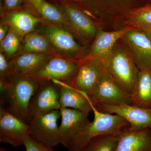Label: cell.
<instances>
[{"mask_svg":"<svg viewBox=\"0 0 151 151\" xmlns=\"http://www.w3.org/2000/svg\"><path fill=\"white\" fill-rule=\"evenodd\" d=\"M59 3L65 11L71 29L80 35L86 36L96 35L97 31L93 22L83 12L70 3Z\"/></svg>","mask_w":151,"mask_h":151,"instance_id":"18","label":"cell"},{"mask_svg":"<svg viewBox=\"0 0 151 151\" xmlns=\"http://www.w3.org/2000/svg\"><path fill=\"white\" fill-rule=\"evenodd\" d=\"M87 95L94 106L133 105L131 94L116 84L107 71L91 93Z\"/></svg>","mask_w":151,"mask_h":151,"instance_id":"6","label":"cell"},{"mask_svg":"<svg viewBox=\"0 0 151 151\" xmlns=\"http://www.w3.org/2000/svg\"><path fill=\"white\" fill-rule=\"evenodd\" d=\"M23 38L18 55L33 52L60 56L44 35L32 32Z\"/></svg>","mask_w":151,"mask_h":151,"instance_id":"21","label":"cell"},{"mask_svg":"<svg viewBox=\"0 0 151 151\" xmlns=\"http://www.w3.org/2000/svg\"><path fill=\"white\" fill-rule=\"evenodd\" d=\"M139 70H151V42L139 29L132 28L123 37Z\"/></svg>","mask_w":151,"mask_h":151,"instance_id":"11","label":"cell"},{"mask_svg":"<svg viewBox=\"0 0 151 151\" xmlns=\"http://www.w3.org/2000/svg\"><path fill=\"white\" fill-rule=\"evenodd\" d=\"M136 26L146 35L151 42V25H140Z\"/></svg>","mask_w":151,"mask_h":151,"instance_id":"30","label":"cell"},{"mask_svg":"<svg viewBox=\"0 0 151 151\" xmlns=\"http://www.w3.org/2000/svg\"><path fill=\"white\" fill-rule=\"evenodd\" d=\"M29 124L0 105V142L16 147L24 144Z\"/></svg>","mask_w":151,"mask_h":151,"instance_id":"8","label":"cell"},{"mask_svg":"<svg viewBox=\"0 0 151 151\" xmlns=\"http://www.w3.org/2000/svg\"><path fill=\"white\" fill-rule=\"evenodd\" d=\"M104 62L106 70L116 84L131 95L139 71L133 58L123 49L113 48Z\"/></svg>","mask_w":151,"mask_h":151,"instance_id":"3","label":"cell"},{"mask_svg":"<svg viewBox=\"0 0 151 151\" xmlns=\"http://www.w3.org/2000/svg\"><path fill=\"white\" fill-rule=\"evenodd\" d=\"M42 20L50 24L63 28L71 29L65 11L60 5H55L43 0L39 12Z\"/></svg>","mask_w":151,"mask_h":151,"instance_id":"22","label":"cell"},{"mask_svg":"<svg viewBox=\"0 0 151 151\" xmlns=\"http://www.w3.org/2000/svg\"><path fill=\"white\" fill-rule=\"evenodd\" d=\"M85 95L90 102L94 119L89 122L75 136L68 147V151H83L92 139L97 136L105 134H120L128 126L126 120L116 114L103 113L97 110L89 100L87 94Z\"/></svg>","mask_w":151,"mask_h":151,"instance_id":"1","label":"cell"},{"mask_svg":"<svg viewBox=\"0 0 151 151\" xmlns=\"http://www.w3.org/2000/svg\"><path fill=\"white\" fill-rule=\"evenodd\" d=\"M132 28L127 27L111 32L99 30L91 46L90 55L92 58L105 61L110 56L116 41L123 37L125 34Z\"/></svg>","mask_w":151,"mask_h":151,"instance_id":"17","label":"cell"},{"mask_svg":"<svg viewBox=\"0 0 151 151\" xmlns=\"http://www.w3.org/2000/svg\"><path fill=\"white\" fill-rule=\"evenodd\" d=\"M9 29V27L6 24L1 23L0 26V42L4 38Z\"/></svg>","mask_w":151,"mask_h":151,"instance_id":"31","label":"cell"},{"mask_svg":"<svg viewBox=\"0 0 151 151\" xmlns=\"http://www.w3.org/2000/svg\"><path fill=\"white\" fill-rule=\"evenodd\" d=\"M94 106L103 113L121 116L128 122L129 125V129L132 131L151 129V108H141L127 104L98 105Z\"/></svg>","mask_w":151,"mask_h":151,"instance_id":"9","label":"cell"},{"mask_svg":"<svg viewBox=\"0 0 151 151\" xmlns=\"http://www.w3.org/2000/svg\"><path fill=\"white\" fill-rule=\"evenodd\" d=\"M52 56H54L28 52L18 55L9 61L15 73L29 75L43 65Z\"/></svg>","mask_w":151,"mask_h":151,"instance_id":"20","label":"cell"},{"mask_svg":"<svg viewBox=\"0 0 151 151\" xmlns=\"http://www.w3.org/2000/svg\"></svg>","mask_w":151,"mask_h":151,"instance_id":"34","label":"cell"},{"mask_svg":"<svg viewBox=\"0 0 151 151\" xmlns=\"http://www.w3.org/2000/svg\"><path fill=\"white\" fill-rule=\"evenodd\" d=\"M22 38L15 32L9 28L4 38L0 42L1 51L4 53L8 59L12 58L18 53L21 47Z\"/></svg>","mask_w":151,"mask_h":151,"instance_id":"24","label":"cell"},{"mask_svg":"<svg viewBox=\"0 0 151 151\" xmlns=\"http://www.w3.org/2000/svg\"><path fill=\"white\" fill-rule=\"evenodd\" d=\"M78 68L79 63L73 60L54 56L28 75L39 81L57 80L71 84Z\"/></svg>","mask_w":151,"mask_h":151,"instance_id":"5","label":"cell"},{"mask_svg":"<svg viewBox=\"0 0 151 151\" xmlns=\"http://www.w3.org/2000/svg\"><path fill=\"white\" fill-rule=\"evenodd\" d=\"M61 117L60 110L32 117L29 124V136L35 140L54 147L60 144L58 120Z\"/></svg>","mask_w":151,"mask_h":151,"instance_id":"4","label":"cell"},{"mask_svg":"<svg viewBox=\"0 0 151 151\" xmlns=\"http://www.w3.org/2000/svg\"><path fill=\"white\" fill-rule=\"evenodd\" d=\"M52 45L61 57H73L79 54L83 48L76 41L67 29L60 27L50 24L45 28L44 35Z\"/></svg>","mask_w":151,"mask_h":151,"instance_id":"13","label":"cell"},{"mask_svg":"<svg viewBox=\"0 0 151 151\" xmlns=\"http://www.w3.org/2000/svg\"><path fill=\"white\" fill-rule=\"evenodd\" d=\"M131 97L133 105L151 108V70H139Z\"/></svg>","mask_w":151,"mask_h":151,"instance_id":"19","label":"cell"},{"mask_svg":"<svg viewBox=\"0 0 151 151\" xmlns=\"http://www.w3.org/2000/svg\"><path fill=\"white\" fill-rule=\"evenodd\" d=\"M114 151H151V129L132 131L125 128Z\"/></svg>","mask_w":151,"mask_h":151,"instance_id":"15","label":"cell"},{"mask_svg":"<svg viewBox=\"0 0 151 151\" xmlns=\"http://www.w3.org/2000/svg\"><path fill=\"white\" fill-rule=\"evenodd\" d=\"M58 1V2H66L70 3V4H73L74 3H81L84 1V0H54ZM74 5V4H73Z\"/></svg>","mask_w":151,"mask_h":151,"instance_id":"32","label":"cell"},{"mask_svg":"<svg viewBox=\"0 0 151 151\" xmlns=\"http://www.w3.org/2000/svg\"><path fill=\"white\" fill-rule=\"evenodd\" d=\"M40 81L30 102L29 112L31 118L61 108L60 103V87L54 81Z\"/></svg>","mask_w":151,"mask_h":151,"instance_id":"7","label":"cell"},{"mask_svg":"<svg viewBox=\"0 0 151 151\" xmlns=\"http://www.w3.org/2000/svg\"><path fill=\"white\" fill-rule=\"evenodd\" d=\"M23 2V0H3L2 14L21 8Z\"/></svg>","mask_w":151,"mask_h":151,"instance_id":"29","label":"cell"},{"mask_svg":"<svg viewBox=\"0 0 151 151\" xmlns=\"http://www.w3.org/2000/svg\"><path fill=\"white\" fill-rule=\"evenodd\" d=\"M120 134H105L92 139L83 151H114L119 142Z\"/></svg>","mask_w":151,"mask_h":151,"instance_id":"23","label":"cell"},{"mask_svg":"<svg viewBox=\"0 0 151 151\" xmlns=\"http://www.w3.org/2000/svg\"><path fill=\"white\" fill-rule=\"evenodd\" d=\"M40 81L28 75L14 73L8 78L9 89L6 108L29 124L30 102Z\"/></svg>","mask_w":151,"mask_h":151,"instance_id":"2","label":"cell"},{"mask_svg":"<svg viewBox=\"0 0 151 151\" xmlns=\"http://www.w3.org/2000/svg\"><path fill=\"white\" fill-rule=\"evenodd\" d=\"M0 151H9L6 150L5 149L3 148L2 147H1V148H0Z\"/></svg>","mask_w":151,"mask_h":151,"instance_id":"33","label":"cell"},{"mask_svg":"<svg viewBox=\"0 0 151 151\" xmlns=\"http://www.w3.org/2000/svg\"><path fill=\"white\" fill-rule=\"evenodd\" d=\"M61 122L59 127L60 144L66 148L75 136L89 123L88 114L76 109H60Z\"/></svg>","mask_w":151,"mask_h":151,"instance_id":"12","label":"cell"},{"mask_svg":"<svg viewBox=\"0 0 151 151\" xmlns=\"http://www.w3.org/2000/svg\"><path fill=\"white\" fill-rule=\"evenodd\" d=\"M102 60L90 57L79 62L78 72L71 86L78 91L90 94L106 72Z\"/></svg>","mask_w":151,"mask_h":151,"instance_id":"10","label":"cell"},{"mask_svg":"<svg viewBox=\"0 0 151 151\" xmlns=\"http://www.w3.org/2000/svg\"><path fill=\"white\" fill-rule=\"evenodd\" d=\"M15 72L12 65L7 58L5 55L0 52V76L1 78L8 79Z\"/></svg>","mask_w":151,"mask_h":151,"instance_id":"26","label":"cell"},{"mask_svg":"<svg viewBox=\"0 0 151 151\" xmlns=\"http://www.w3.org/2000/svg\"><path fill=\"white\" fill-rule=\"evenodd\" d=\"M43 0H23L24 9L29 11L34 15H39L41 6Z\"/></svg>","mask_w":151,"mask_h":151,"instance_id":"28","label":"cell"},{"mask_svg":"<svg viewBox=\"0 0 151 151\" xmlns=\"http://www.w3.org/2000/svg\"><path fill=\"white\" fill-rule=\"evenodd\" d=\"M1 23L7 25L22 38L33 31L42 19L24 9H18L2 14Z\"/></svg>","mask_w":151,"mask_h":151,"instance_id":"14","label":"cell"},{"mask_svg":"<svg viewBox=\"0 0 151 151\" xmlns=\"http://www.w3.org/2000/svg\"><path fill=\"white\" fill-rule=\"evenodd\" d=\"M24 145L26 151H54L52 147L37 142L29 135L25 139Z\"/></svg>","mask_w":151,"mask_h":151,"instance_id":"27","label":"cell"},{"mask_svg":"<svg viewBox=\"0 0 151 151\" xmlns=\"http://www.w3.org/2000/svg\"><path fill=\"white\" fill-rule=\"evenodd\" d=\"M52 80L59 86V101L61 108L79 110L88 115L92 112L90 102L82 92L65 82L59 80Z\"/></svg>","mask_w":151,"mask_h":151,"instance_id":"16","label":"cell"},{"mask_svg":"<svg viewBox=\"0 0 151 151\" xmlns=\"http://www.w3.org/2000/svg\"><path fill=\"white\" fill-rule=\"evenodd\" d=\"M132 19L136 26L151 25V7L142 9L132 15Z\"/></svg>","mask_w":151,"mask_h":151,"instance_id":"25","label":"cell"}]
</instances>
